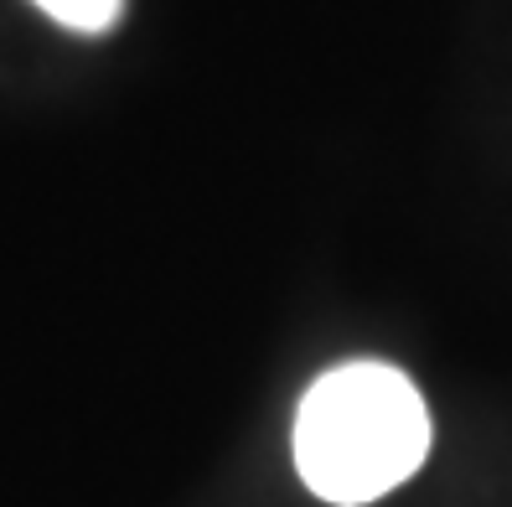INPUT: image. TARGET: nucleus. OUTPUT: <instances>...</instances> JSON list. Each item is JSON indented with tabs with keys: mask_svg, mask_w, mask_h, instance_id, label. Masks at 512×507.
<instances>
[{
	"mask_svg": "<svg viewBox=\"0 0 512 507\" xmlns=\"http://www.w3.org/2000/svg\"><path fill=\"white\" fill-rule=\"evenodd\" d=\"M295 471L321 502H378L425 466L430 409L394 363H342L295 409Z\"/></svg>",
	"mask_w": 512,
	"mask_h": 507,
	"instance_id": "f257e3e1",
	"label": "nucleus"
},
{
	"mask_svg": "<svg viewBox=\"0 0 512 507\" xmlns=\"http://www.w3.org/2000/svg\"><path fill=\"white\" fill-rule=\"evenodd\" d=\"M42 16H52L57 26H68V32H88L99 37L109 26L125 16V0H32Z\"/></svg>",
	"mask_w": 512,
	"mask_h": 507,
	"instance_id": "f03ea898",
	"label": "nucleus"
}]
</instances>
